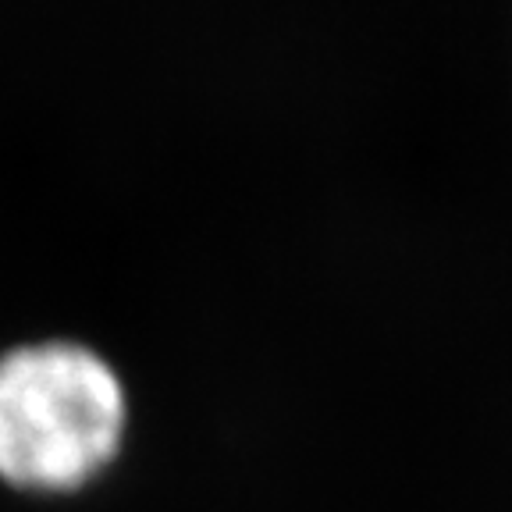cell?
<instances>
[{
	"label": "cell",
	"mask_w": 512,
	"mask_h": 512,
	"mask_svg": "<svg viewBox=\"0 0 512 512\" xmlns=\"http://www.w3.org/2000/svg\"><path fill=\"white\" fill-rule=\"evenodd\" d=\"M132 402L104 352L36 338L0 352V484L72 495L100 480L128 438Z\"/></svg>",
	"instance_id": "obj_1"
}]
</instances>
